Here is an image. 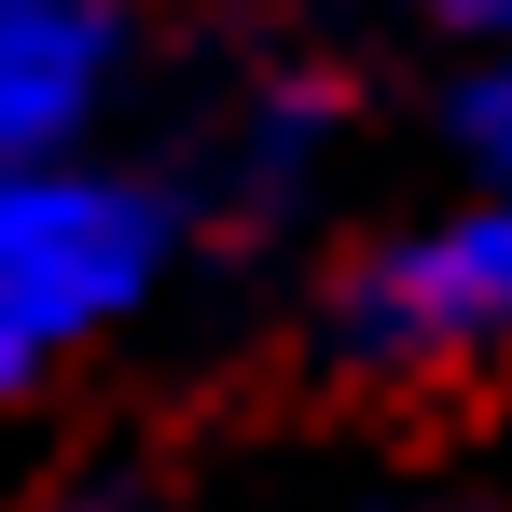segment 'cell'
Returning <instances> with one entry per match:
<instances>
[{"label":"cell","instance_id":"6da1fadb","mask_svg":"<svg viewBox=\"0 0 512 512\" xmlns=\"http://www.w3.org/2000/svg\"><path fill=\"white\" fill-rule=\"evenodd\" d=\"M167 277V194L125 167H14L0 180V333L84 346Z\"/></svg>","mask_w":512,"mask_h":512},{"label":"cell","instance_id":"3957f363","mask_svg":"<svg viewBox=\"0 0 512 512\" xmlns=\"http://www.w3.org/2000/svg\"><path fill=\"white\" fill-rule=\"evenodd\" d=\"M111 70H125V0H0V180L70 167Z\"/></svg>","mask_w":512,"mask_h":512},{"label":"cell","instance_id":"8992f818","mask_svg":"<svg viewBox=\"0 0 512 512\" xmlns=\"http://www.w3.org/2000/svg\"><path fill=\"white\" fill-rule=\"evenodd\" d=\"M70 512H167V499H153V485H84Z\"/></svg>","mask_w":512,"mask_h":512},{"label":"cell","instance_id":"5b68a950","mask_svg":"<svg viewBox=\"0 0 512 512\" xmlns=\"http://www.w3.org/2000/svg\"><path fill=\"white\" fill-rule=\"evenodd\" d=\"M416 14H443V28H471V42H512V0H416Z\"/></svg>","mask_w":512,"mask_h":512},{"label":"cell","instance_id":"277c9868","mask_svg":"<svg viewBox=\"0 0 512 512\" xmlns=\"http://www.w3.org/2000/svg\"><path fill=\"white\" fill-rule=\"evenodd\" d=\"M457 153L485 167V194H512V42L471 56V84H457Z\"/></svg>","mask_w":512,"mask_h":512},{"label":"cell","instance_id":"ba28073f","mask_svg":"<svg viewBox=\"0 0 512 512\" xmlns=\"http://www.w3.org/2000/svg\"><path fill=\"white\" fill-rule=\"evenodd\" d=\"M14 374H28V346H14V333H0V402H14Z\"/></svg>","mask_w":512,"mask_h":512},{"label":"cell","instance_id":"52a82bcc","mask_svg":"<svg viewBox=\"0 0 512 512\" xmlns=\"http://www.w3.org/2000/svg\"><path fill=\"white\" fill-rule=\"evenodd\" d=\"M374 512H485V499H374Z\"/></svg>","mask_w":512,"mask_h":512},{"label":"cell","instance_id":"7a4b0ae2","mask_svg":"<svg viewBox=\"0 0 512 512\" xmlns=\"http://www.w3.org/2000/svg\"><path fill=\"white\" fill-rule=\"evenodd\" d=\"M333 346L374 374H485L512 360V194H471L443 222H402L333 291Z\"/></svg>","mask_w":512,"mask_h":512}]
</instances>
